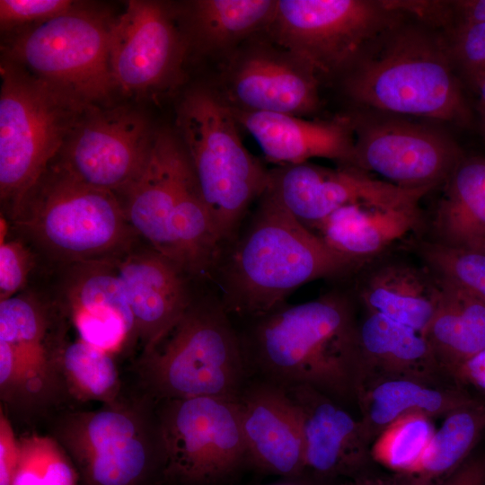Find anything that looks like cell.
I'll list each match as a JSON object with an SVG mask.
<instances>
[{
	"instance_id": "1",
	"label": "cell",
	"mask_w": 485,
	"mask_h": 485,
	"mask_svg": "<svg viewBox=\"0 0 485 485\" xmlns=\"http://www.w3.org/2000/svg\"><path fill=\"white\" fill-rule=\"evenodd\" d=\"M239 335L251 378L283 389L309 385L356 403L357 324L350 299L328 293L244 319Z\"/></svg>"
},
{
	"instance_id": "2",
	"label": "cell",
	"mask_w": 485,
	"mask_h": 485,
	"mask_svg": "<svg viewBox=\"0 0 485 485\" xmlns=\"http://www.w3.org/2000/svg\"><path fill=\"white\" fill-rule=\"evenodd\" d=\"M357 263L331 249L266 190L224 246L211 280L226 312L246 319L285 304L301 286L343 274Z\"/></svg>"
},
{
	"instance_id": "3",
	"label": "cell",
	"mask_w": 485,
	"mask_h": 485,
	"mask_svg": "<svg viewBox=\"0 0 485 485\" xmlns=\"http://www.w3.org/2000/svg\"><path fill=\"white\" fill-rule=\"evenodd\" d=\"M365 109L465 124L470 110L442 32L407 18L376 40L340 77Z\"/></svg>"
},
{
	"instance_id": "4",
	"label": "cell",
	"mask_w": 485,
	"mask_h": 485,
	"mask_svg": "<svg viewBox=\"0 0 485 485\" xmlns=\"http://www.w3.org/2000/svg\"><path fill=\"white\" fill-rule=\"evenodd\" d=\"M119 197L141 240L194 280L211 279L224 243L176 134L156 131L144 170Z\"/></svg>"
},
{
	"instance_id": "5",
	"label": "cell",
	"mask_w": 485,
	"mask_h": 485,
	"mask_svg": "<svg viewBox=\"0 0 485 485\" xmlns=\"http://www.w3.org/2000/svg\"><path fill=\"white\" fill-rule=\"evenodd\" d=\"M6 221L48 269L117 260L139 239L116 193L81 182L54 161Z\"/></svg>"
},
{
	"instance_id": "6",
	"label": "cell",
	"mask_w": 485,
	"mask_h": 485,
	"mask_svg": "<svg viewBox=\"0 0 485 485\" xmlns=\"http://www.w3.org/2000/svg\"><path fill=\"white\" fill-rule=\"evenodd\" d=\"M154 402L198 397L237 400L251 379L238 329L217 293L197 292L180 320L136 362Z\"/></svg>"
},
{
	"instance_id": "7",
	"label": "cell",
	"mask_w": 485,
	"mask_h": 485,
	"mask_svg": "<svg viewBox=\"0 0 485 485\" xmlns=\"http://www.w3.org/2000/svg\"><path fill=\"white\" fill-rule=\"evenodd\" d=\"M231 107L207 87L188 91L176 115L177 137L224 246L263 195L269 170L243 146Z\"/></svg>"
},
{
	"instance_id": "8",
	"label": "cell",
	"mask_w": 485,
	"mask_h": 485,
	"mask_svg": "<svg viewBox=\"0 0 485 485\" xmlns=\"http://www.w3.org/2000/svg\"><path fill=\"white\" fill-rule=\"evenodd\" d=\"M0 75V198L9 219L91 104L5 58Z\"/></svg>"
},
{
	"instance_id": "9",
	"label": "cell",
	"mask_w": 485,
	"mask_h": 485,
	"mask_svg": "<svg viewBox=\"0 0 485 485\" xmlns=\"http://www.w3.org/2000/svg\"><path fill=\"white\" fill-rule=\"evenodd\" d=\"M55 438L72 459L83 485H149L163 481L164 439L156 403L142 396L57 421Z\"/></svg>"
},
{
	"instance_id": "10",
	"label": "cell",
	"mask_w": 485,
	"mask_h": 485,
	"mask_svg": "<svg viewBox=\"0 0 485 485\" xmlns=\"http://www.w3.org/2000/svg\"><path fill=\"white\" fill-rule=\"evenodd\" d=\"M407 18L401 0H277L265 34L308 65L320 81L341 75Z\"/></svg>"
},
{
	"instance_id": "11",
	"label": "cell",
	"mask_w": 485,
	"mask_h": 485,
	"mask_svg": "<svg viewBox=\"0 0 485 485\" xmlns=\"http://www.w3.org/2000/svg\"><path fill=\"white\" fill-rule=\"evenodd\" d=\"M112 22L75 7L19 31L3 48L4 58L88 104L103 105L117 88L110 65Z\"/></svg>"
},
{
	"instance_id": "12",
	"label": "cell",
	"mask_w": 485,
	"mask_h": 485,
	"mask_svg": "<svg viewBox=\"0 0 485 485\" xmlns=\"http://www.w3.org/2000/svg\"><path fill=\"white\" fill-rule=\"evenodd\" d=\"M155 403L166 451L163 481L234 485L249 468L236 400L198 397Z\"/></svg>"
},
{
	"instance_id": "13",
	"label": "cell",
	"mask_w": 485,
	"mask_h": 485,
	"mask_svg": "<svg viewBox=\"0 0 485 485\" xmlns=\"http://www.w3.org/2000/svg\"><path fill=\"white\" fill-rule=\"evenodd\" d=\"M155 134L137 110L91 104L53 161L81 182L119 195L144 170Z\"/></svg>"
},
{
	"instance_id": "14",
	"label": "cell",
	"mask_w": 485,
	"mask_h": 485,
	"mask_svg": "<svg viewBox=\"0 0 485 485\" xmlns=\"http://www.w3.org/2000/svg\"><path fill=\"white\" fill-rule=\"evenodd\" d=\"M351 117L354 146L348 166L399 187L432 190L446 181L463 157L457 144L435 128L390 114Z\"/></svg>"
},
{
	"instance_id": "15",
	"label": "cell",
	"mask_w": 485,
	"mask_h": 485,
	"mask_svg": "<svg viewBox=\"0 0 485 485\" xmlns=\"http://www.w3.org/2000/svg\"><path fill=\"white\" fill-rule=\"evenodd\" d=\"M189 43L174 12L157 1L131 0L110 30V65L116 87L148 96L179 80Z\"/></svg>"
},
{
	"instance_id": "16",
	"label": "cell",
	"mask_w": 485,
	"mask_h": 485,
	"mask_svg": "<svg viewBox=\"0 0 485 485\" xmlns=\"http://www.w3.org/2000/svg\"><path fill=\"white\" fill-rule=\"evenodd\" d=\"M232 52L219 93L232 108L302 117L320 106V79L298 57L264 32Z\"/></svg>"
},
{
	"instance_id": "17",
	"label": "cell",
	"mask_w": 485,
	"mask_h": 485,
	"mask_svg": "<svg viewBox=\"0 0 485 485\" xmlns=\"http://www.w3.org/2000/svg\"><path fill=\"white\" fill-rule=\"evenodd\" d=\"M267 190L310 230L345 206L419 207L430 191L401 188L351 166L331 169L308 162L269 170Z\"/></svg>"
},
{
	"instance_id": "18",
	"label": "cell",
	"mask_w": 485,
	"mask_h": 485,
	"mask_svg": "<svg viewBox=\"0 0 485 485\" xmlns=\"http://www.w3.org/2000/svg\"><path fill=\"white\" fill-rule=\"evenodd\" d=\"M57 272L49 295L78 338L110 354L136 344V326L116 260L70 263Z\"/></svg>"
},
{
	"instance_id": "19",
	"label": "cell",
	"mask_w": 485,
	"mask_h": 485,
	"mask_svg": "<svg viewBox=\"0 0 485 485\" xmlns=\"http://www.w3.org/2000/svg\"><path fill=\"white\" fill-rule=\"evenodd\" d=\"M116 264L142 352L180 320L193 301L198 282L140 238Z\"/></svg>"
},
{
	"instance_id": "20",
	"label": "cell",
	"mask_w": 485,
	"mask_h": 485,
	"mask_svg": "<svg viewBox=\"0 0 485 485\" xmlns=\"http://www.w3.org/2000/svg\"><path fill=\"white\" fill-rule=\"evenodd\" d=\"M299 413L304 446V473L331 482L373 468L371 444L340 403L309 385L284 389Z\"/></svg>"
},
{
	"instance_id": "21",
	"label": "cell",
	"mask_w": 485,
	"mask_h": 485,
	"mask_svg": "<svg viewBox=\"0 0 485 485\" xmlns=\"http://www.w3.org/2000/svg\"><path fill=\"white\" fill-rule=\"evenodd\" d=\"M236 401L249 468L278 478L304 474L301 419L287 392L251 378Z\"/></svg>"
},
{
	"instance_id": "22",
	"label": "cell",
	"mask_w": 485,
	"mask_h": 485,
	"mask_svg": "<svg viewBox=\"0 0 485 485\" xmlns=\"http://www.w3.org/2000/svg\"><path fill=\"white\" fill-rule=\"evenodd\" d=\"M67 320L49 295L32 290L0 301V340L6 342L30 376L51 397L64 391L58 359Z\"/></svg>"
},
{
	"instance_id": "23",
	"label": "cell",
	"mask_w": 485,
	"mask_h": 485,
	"mask_svg": "<svg viewBox=\"0 0 485 485\" xmlns=\"http://www.w3.org/2000/svg\"><path fill=\"white\" fill-rule=\"evenodd\" d=\"M231 109L238 125L254 137L266 158L278 165L302 163L312 158L350 164L354 146L351 114L307 120L289 114Z\"/></svg>"
},
{
	"instance_id": "24",
	"label": "cell",
	"mask_w": 485,
	"mask_h": 485,
	"mask_svg": "<svg viewBox=\"0 0 485 485\" xmlns=\"http://www.w3.org/2000/svg\"><path fill=\"white\" fill-rule=\"evenodd\" d=\"M358 389L388 378H414L453 384L426 340L417 331L366 312L357 324Z\"/></svg>"
},
{
	"instance_id": "25",
	"label": "cell",
	"mask_w": 485,
	"mask_h": 485,
	"mask_svg": "<svg viewBox=\"0 0 485 485\" xmlns=\"http://www.w3.org/2000/svg\"><path fill=\"white\" fill-rule=\"evenodd\" d=\"M476 397L453 384L388 378L358 389L356 404L365 436L372 444L386 427L402 416L422 413L432 419L445 417Z\"/></svg>"
},
{
	"instance_id": "26",
	"label": "cell",
	"mask_w": 485,
	"mask_h": 485,
	"mask_svg": "<svg viewBox=\"0 0 485 485\" xmlns=\"http://www.w3.org/2000/svg\"><path fill=\"white\" fill-rule=\"evenodd\" d=\"M419 219L418 207L354 204L337 209L315 229L331 249L359 263L410 233Z\"/></svg>"
},
{
	"instance_id": "27",
	"label": "cell",
	"mask_w": 485,
	"mask_h": 485,
	"mask_svg": "<svg viewBox=\"0 0 485 485\" xmlns=\"http://www.w3.org/2000/svg\"><path fill=\"white\" fill-rule=\"evenodd\" d=\"M277 0H196L189 4L184 32L188 43L210 54L230 55L263 33Z\"/></svg>"
},
{
	"instance_id": "28",
	"label": "cell",
	"mask_w": 485,
	"mask_h": 485,
	"mask_svg": "<svg viewBox=\"0 0 485 485\" xmlns=\"http://www.w3.org/2000/svg\"><path fill=\"white\" fill-rule=\"evenodd\" d=\"M439 278L436 311L423 336L448 376L452 368L485 348V303L452 280Z\"/></svg>"
},
{
	"instance_id": "29",
	"label": "cell",
	"mask_w": 485,
	"mask_h": 485,
	"mask_svg": "<svg viewBox=\"0 0 485 485\" xmlns=\"http://www.w3.org/2000/svg\"><path fill=\"white\" fill-rule=\"evenodd\" d=\"M439 292V279L434 282L412 267L388 265L366 280L360 298L366 312L381 314L423 335L433 318Z\"/></svg>"
},
{
	"instance_id": "30",
	"label": "cell",
	"mask_w": 485,
	"mask_h": 485,
	"mask_svg": "<svg viewBox=\"0 0 485 485\" xmlns=\"http://www.w3.org/2000/svg\"><path fill=\"white\" fill-rule=\"evenodd\" d=\"M445 182L435 221L438 242L485 252V157H463Z\"/></svg>"
},
{
	"instance_id": "31",
	"label": "cell",
	"mask_w": 485,
	"mask_h": 485,
	"mask_svg": "<svg viewBox=\"0 0 485 485\" xmlns=\"http://www.w3.org/2000/svg\"><path fill=\"white\" fill-rule=\"evenodd\" d=\"M485 436V397L477 396L445 416L416 472L434 485L464 462Z\"/></svg>"
},
{
	"instance_id": "32",
	"label": "cell",
	"mask_w": 485,
	"mask_h": 485,
	"mask_svg": "<svg viewBox=\"0 0 485 485\" xmlns=\"http://www.w3.org/2000/svg\"><path fill=\"white\" fill-rule=\"evenodd\" d=\"M112 355L79 338L66 340L58 360L64 390L84 401L95 400L104 404L117 401L120 384Z\"/></svg>"
},
{
	"instance_id": "33",
	"label": "cell",
	"mask_w": 485,
	"mask_h": 485,
	"mask_svg": "<svg viewBox=\"0 0 485 485\" xmlns=\"http://www.w3.org/2000/svg\"><path fill=\"white\" fill-rule=\"evenodd\" d=\"M436 429L434 419L428 415L411 413L402 416L373 441L371 458L389 472L416 473Z\"/></svg>"
},
{
	"instance_id": "34",
	"label": "cell",
	"mask_w": 485,
	"mask_h": 485,
	"mask_svg": "<svg viewBox=\"0 0 485 485\" xmlns=\"http://www.w3.org/2000/svg\"><path fill=\"white\" fill-rule=\"evenodd\" d=\"M76 468L55 437L31 434L19 438L13 485H77Z\"/></svg>"
},
{
	"instance_id": "35",
	"label": "cell",
	"mask_w": 485,
	"mask_h": 485,
	"mask_svg": "<svg viewBox=\"0 0 485 485\" xmlns=\"http://www.w3.org/2000/svg\"><path fill=\"white\" fill-rule=\"evenodd\" d=\"M423 255L439 277L452 280L485 303V252L437 242L424 246Z\"/></svg>"
},
{
	"instance_id": "36",
	"label": "cell",
	"mask_w": 485,
	"mask_h": 485,
	"mask_svg": "<svg viewBox=\"0 0 485 485\" xmlns=\"http://www.w3.org/2000/svg\"><path fill=\"white\" fill-rule=\"evenodd\" d=\"M442 33L458 76L477 90L485 80V22L454 25Z\"/></svg>"
},
{
	"instance_id": "37",
	"label": "cell",
	"mask_w": 485,
	"mask_h": 485,
	"mask_svg": "<svg viewBox=\"0 0 485 485\" xmlns=\"http://www.w3.org/2000/svg\"><path fill=\"white\" fill-rule=\"evenodd\" d=\"M40 260L34 249L1 218L0 301L23 291Z\"/></svg>"
},
{
	"instance_id": "38",
	"label": "cell",
	"mask_w": 485,
	"mask_h": 485,
	"mask_svg": "<svg viewBox=\"0 0 485 485\" xmlns=\"http://www.w3.org/2000/svg\"><path fill=\"white\" fill-rule=\"evenodd\" d=\"M74 8L75 3L68 0H1L0 24L4 30L34 25Z\"/></svg>"
},
{
	"instance_id": "39",
	"label": "cell",
	"mask_w": 485,
	"mask_h": 485,
	"mask_svg": "<svg viewBox=\"0 0 485 485\" xmlns=\"http://www.w3.org/2000/svg\"><path fill=\"white\" fill-rule=\"evenodd\" d=\"M448 377L456 386L468 392L472 388L485 397V348L452 368Z\"/></svg>"
},
{
	"instance_id": "40",
	"label": "cell",
	"mask_w": 485,
	"mask_h": 485,
	"mask_svg": "<svg viewBox=\"0 0 485 485\" xmlns=\"http://www.w3.org/2000/svg\"><path fill=\"white\" fill-rule=\"evenodd\" d=\"M19 459V438L1 410L0 417V485H13Z\"/></svg>"
},
{
	"instance_id": "41",
	"label": "cell",
	"mask_w": 485,
	"mask_h": 485,
	"mask_svg": "<svg viewBox=\"0 0 485 485\" xmlns=\"http://www.w3.org/2000/svg\"><path fill=\"white\" fill-rule=\"evenodd\" d=\"M434 485H485V451L476 449L457 468Z\"/></svg>"
},
{
	"instance_id": "42",
	"label": "cell",
	"mask_w": 485,
	"mask_h": 485,
	"mask_svg": "<svg viewBox=\"0 0 485 485\" xmlns=\"http://www.w3.org/2000/svg\"><path fill=\"white\" fill-rule=\"evenodd\" d=\"M445 30L451 26L485 22V0L445 1Z\"/></svg>"
},
{
	"instance_id": "43",
	"label": "cell",
	"mask_w": 485,
	"mask_h": 485,
	"mask_svg": "<svg viewBox=\"0 0 485 485\" xmlns=\"http://www.w3.org/2000/svg\"><path fill=\"white\" fill-rule=\"evenodd\" d=\"M366 485H425L416 473L379 472L373 468L364 472Z\"/></svg>"
},
{
	"instance_id": "44",
	"label": "cell",
	"mask_w": 485,
	"mask_h": 485,
	"mask_svg": "<svg viewBox=\"0 0 485 485\" xmlns=\"http://www.w3.org/2000/svg\"><path fill=\"white\" fill-rule=\"evenodd\" d=\"M252 485H329L327 482L312 478L307 474H303L295 478H278L275 481L267 483H258Z\"/></svg>"
},
{
	"instance_id": "45",
	"label": "cell",
	"mask_w": 485,
	"mask_h": 485,
	"mask_svg": "<svg viewBox=\"0 0 485 485\" xmlns=\"http://www.w3.org/2000/svg\"><path fill=\"white\" fill-rule=\"evenodd\" d=\"M477 92L479 93L480 110L485 125V80L478 87Z\"/></svg>"
}]
</instances>
